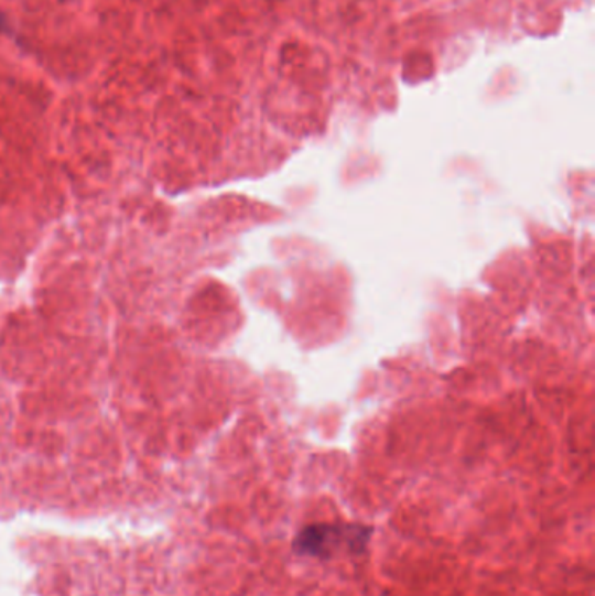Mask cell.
Returning <instances> with one entry per match:
<instances>
[{"instance_id":"obj_1","label":"cell","mask_w":595,"mask_h":596,"mask_svg":"<svg viewBox=\"0 0 595 596\" xmlns=\"http://www.w3.org/2000/svg\"><path fill=\"white\" fill-rule=\"evenodd\" d=\"M369 527L320 523L299 532L294 548L299 555L311 559H334L336 555H358L369 544Z\"/></svg>"},{"instance_id":"obj_2","label":"cell","mask_w":595,"mask_h":596,"mask_svg":"<svg viewBox=\"0 0 595 596\" xmlns=\"http://www.w3.org/2000/svg\"><path fill=\"white\" fill-rule=\"evenodd\" d=\"M0 29H2V17H0Z\"/></svg>"}]
</instances>
